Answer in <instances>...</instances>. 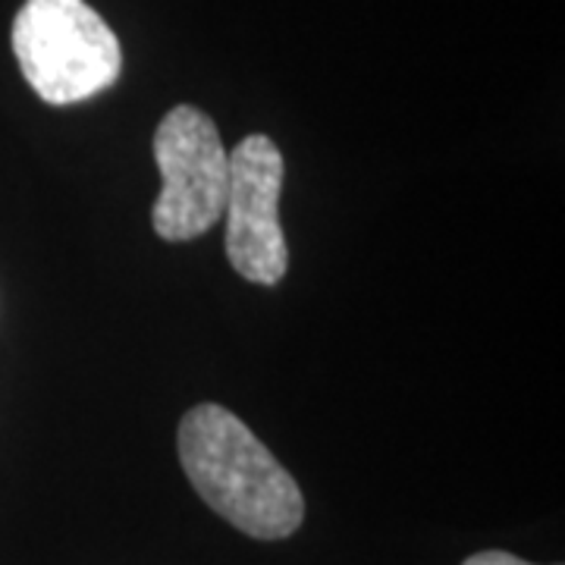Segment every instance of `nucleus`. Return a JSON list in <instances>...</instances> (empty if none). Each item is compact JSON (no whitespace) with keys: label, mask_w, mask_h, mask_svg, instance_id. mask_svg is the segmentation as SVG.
<instances>
[{"label":"nucleus","mask_w":565,"mask_h":565,"mask_svg":"<svg viewBox=\"0 0 565 565\" xmlns=\"http://www.w3.org/2000/svg\"><path fill=\"white\" fill-rule=\"evenodd\" d=\"M177 449L189 484L226 525L255 541H282L299 531L305 500L296 478L230 408H189Z\"/></svg>","instance_id":"1"},{"label":"nucleus","mask_w":565,"mask_h":565,"mask_svg":"<svg viewBox=\"0 0 565 565\" xmlns=\"http://www.w3.org/2000/svg\"><path fill=\"white\" fill-rule=\"evenodd\" d=\"M13 54L35 95L57 107L102 95L122 70L120 39L85 0H25Z\"/></svg>","instance_id":"2"},{"label":"nucleus","mask_w":565,"mask_h":565,"mask_svg":"<svg viewBox=\"0 0 565 565\" xmlns=\"http://www.w3.org/2000/svg\"><path fill=\"white\" fill-rule=\"evenodd\" d=\"M154 161L163 189L151 211L154 233L167 243H189L221 223L230 185V151L214 120L177 104L154 132Z\"/></svg>","instance_id":"3"},{"label":"nucleus","mask_w":565,"mask_h":565,"mask_svg":"<svg viewBox=\"0 0 565 565\" xmlns=\"http://www.w3.org/2000/svg\"><path fill=\"white\" fill-rule=\"evenodd\" d=\"M280 148L267 136H245L230 151L223 248L233 270L258 286H277L289 267L280 223Z\"/></svg>","instance_id":"4"},{"label":"nucleus","mask_w":565,"mask_h":565,"mask_svg":"<svg viewBox=\"0 0 565 565\" xmlns=\"http://www.w3.org/2000/svg\"><path fill=\"white\" fill-rule=\"evenodd\" d=\"M462 565H531V563L519 559V556H512V553H503V550H487V553H475V556H468Z\"/></svg>","instance_id":"5"}]
</instances>
